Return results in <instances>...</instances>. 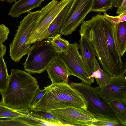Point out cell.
I'll use <instances>...</instances> for the list:
<instances>
[{"mask_svg": "<svg viewBox=\"0 0 126 126\" xmlns=\"http://www.w3.org/2000/svg\"><path fill=\"white\" fill-rule=\"evenodd\" d=\"M114 27L103 15L98 14L84 21L79 31L81 36L92 42L103 70L112 77L126 71L114 42Z\"/></svg>", "mask_w": 126, "mask_h": 126, "instance_id": "obj_1", "label": "cell"}, {"mask_svg": "<svg viewBox=\"0 0 126 126\" xmlns=\"http://www.w3.org/2000/svg\"><path fill=\"white\" fill-rule=\"evenodd\" d=\"M5 91L1 93V101L5 105L14 109L27 110L39 85L31 74L22 70L12 69Z\"/></svg>", "mask_w": 126, "mask_h": 126, "instance_id": "obj_2", "label": "cell"}, {"mask_svg": "<svg viewBox=\"0 0 126 126\" xmlns=\"http://www.w3.org/2000/svg\"><path fill=\"white\" fill-rule=\"evenodd\" d=\"M46 92L35 105L29 109L49 111L72 107L87 109V102L77 90L68 83L52 84L44 87Z\"/></svg>", "mask_w": 126, "mask_h": 126, "instance_id": "obj_3", "label": "cell"}, {"mask_svg": "<svg viewBox=\"0 0 126 126\" xmlns=\"http://www.w3.org/2000/svg\"><path fill=\"white\" fill-rule=\"evenodd\" d=\"M57 56V53L47 39L33 43L23 64L24 70L30 74H40L46 70Z\"/></svg>", "mask_w": 126, "mask_h": 126, "instance_id": "obj_4", "label": "cell"}, {"mask_svg": "<svg viewBox=\"0 0 126 126\" xmlns=\"http://www.w3.org/2000/svg\"><path fill=\"white\" fill-rule=\"evenodd\" d=\"M71 0H52L40 10L36 23L29 35L26 45L45 39L48 28L52 22Z\"/></svg>", "mask_w": 126, "mask_h": 126, "instance_id": "obj_5", "label": "cell"}, {"mask_svg": "<svg viewBox=\"0 0 126 126\" xmlns=\"http://www.w3.org/2000/svg\"><path fill=\"white\" fill-rule=\"evenodd\" d=\"M39 12L40 10L29 12L20 23L14 39L9 45V55L15 62H19L29 52L31 47L27 46L26 43L36 23Z\"/></svg>", "mask_w": 126, "mask_h": 126, "instance_id": "obj_6", "label": "cell"}, {"mask_svg": "<svg viewBox=\"0 0 126 126\" xmlns=\"http://www.w3.org/2000/svg\"><path fill=\"white\" fill-rule=\"evenodd\" d=\"M81 94L87 103V109L94 115H103L117 119L108 100L101 93L99 86L71 82L69 84Z\"/></svg>", "mask_w": 126, "mask_h": 126, "instance_id": "obj_7", "label": "cell"}, {"mask_svg": "<svg viewBox=\"0 0 126 126\" xmlns=\"http://www.w3.org/2000/svg\"><path fill=\"white\" fill-rule=\"evenodd\" d=\"M94 0H71L59 33L63 35H68L75 31L77 27L83 22L87 15L92 11Z\"/></svg>", "mask_w": 126, "mask_h": 126, "instance_id": "obj_8", "label": "cell"}, {"mask_svg": "<svg viewBox=\"0 0 126 126\" xmlns=\"http://www.w3.org/2000/svg\"><path fill=\"white\" fill-rule=\"evenodd\" d=\"M78 43L69 44L66 53H57V57L65 64L69 76L78 77L82 83L91 85L94 82V78H90L82 57L78 50Z\"/></svg>", "mask_w": 126, "mask_h": 126, "instance_id": "obj_9", "label": "cell"}, {"mask_svg": "<svg viewBox=\"0 0 126 126\" xmlns=\"http://www.w3.org/2000/svg\"><path fill=\"white\" fill-rule=\"evenodd\" d=\"M62 121L66 126H94V115L87 109L70 107L49 111Z\"/></svg>", "mask_w": 126, "mask_h": 126, "instance_id": "obj_10", "label": "cell"}, {"mask_svg": "<svg viewBox=\"0 0 126 126\" xmlns=\"http://www.w3.org/2000/svg\"><path fill=\"white\" fill-rule=\"evenodd\" d=\"M100 92L108 100L126 104V71L112 77L109 83Z\"/></svg>", "mask_w": 126, "mask_h": 126, "instance_id": "obj_11", "label": "cell"}, {"mask_svg": "<svg viewBox=\"0 0 126 126\" xmlns=\"http://www.w3.org/2000/svg\"><path fill=\"white\" fill-rule=\"evenodd\" d=\"M47 71L51 83L62 84L68 83L69 74L64 63L57 56L49 64Z\"/></svg>", "mask_w": 126, "mask_h": 126, "instance_id": "obj_12", "label": "cell"}, {"mask_svg": "<svg viewBox=\"0 0 126 126\" xmlns=\"http://www.w3.org/2000/svg\"><path fill=\"white\" fill-rule=\"evenodd\" d=\"M79 42L81 55L90 76L94 71V60L96 56V54L92 42L87 38L81 36Z\"/></svg>", "mask_w": 126, "mask_h": 126, "instance_id": "obj_13", "label": "cell"}, {"mask_svg": "<svg viewBox=\"0 0 126 126\" xmlns=\"http://www.w3.org/2000/svg\"><path fill=\"white\" fill-rule=\"evenodd\" d=\"M44 0H19L12 6L8 15L12 17H18L21 14L29 13L33 9L39 7Z\"/></svg>", "mask_w": 126, "mask_h": 126, "instance_id": "obj_14", "label": "cell"}, {"mask_svg": "<svg viewBox=\"0 0 126 126\" xmlns=\"http://www.w3.org/2000/svg\"><path fill=\"white\" fill-rule=\"evenodd\" d=\"M126 22H120L114 27V41L118 51L121 57L126 50Z\"/></svg>", "mask_w": 126, "mask_h": 126, "instance_id": "obj_15", "label": "cell"}, {"mask_svg": "<svg viewBox=\"0 0 126 126\" xmlns=\"http://www.w3.org/2000/svg\"><path fill=\"white\" fill-rule=\"evenodd\" d=\"M29 109L27 110L14 109L0 102V119L23 118L29 114Z\"/></svg>", "mask_w": 126, "mask_h": 126, "instance_id": "obj_16", "label": "cell"}, {"mask_svg": "<svg viewBox=\"0 0 126 126\" xmlns=\"http://www.w3.org/2000/svg\"><path fill=\"white\" fill-rule=\"evenodd\" d=\"M112 77L102 69L98 60L95 58L94 60V71L90 77L95 78L101 91L109 83Z\"/></svg>", "mask_w": 126, "mask_h": 126, "instance_id": "obj_17", "label": "cell"}, {"mask_svg": "<svg viewBox=\"0 0 126 126\" xmlns=\"http://www.w3.org/2000/svg\"><path fill=\"white\" fill-rule=\"evenodd\" d=\"M70 1L51 23L48 28L45 39H47L48 38L53 37L59 33L63 19L70 6Z\"/></svg>", "mask_w": 126, "mask_h": 126, "instance_id": "obj_18", "label": "cell"}, {"mask_svg": "<svg viewBox=\"0 0 126 126\" xmlns=\"http://www.w3.org/2000/svg\"><path fill=\"white\" fill-rule=\"evenodd\" d=\"M29 112L32 116L38 119L49 123L53 126H65L63 122L50 111H34L29 109Z\"/></svg>", "mask_w": 126, "mask_h": 126, "instance_id": "obj_19", "label": "cell"}, {"mask_svg": "<svg viewBox=\"0 0 126 126\" xmlns=\"http://www.w3.org/2000/svg\"><path fill=\"white\" fill-rule=\"evenodd\" d=\"M120 123L126 126V104L117 101L108 100Z\"/></svg>", "mask_w": 126, "mask_h": 126, "instance_id": "obj_20", "label": "cell"}, {"mask_svg": "<svg viewBox=\"0 0 126 126\" xmlns=\"http://www.w3.org/2000/svg\"><path fill=\"white\" fill-rule=\"evenodd\" d=\"M61 35L59 33L47 39L51 43L56 53L63 52L65 53L69 43L68 41L62 37Z\"/></svg>", "mask_w": 126, "mask_h": 126, "instance_id": "obj_21", "label": "cell"}, {"mask_svg": "<svg viewBox=\"0 0 126 126\" xmlns=\"http://www.w3.org/2000/svg\"><path fill=\"white\" fill-rule=\"evenodd\" d=\"M9 75L8 74L6 63L3 57L0 58V92L1 93L6 89L8 84Z\"/></svg>", "mask_w": 126, "mask_h": 126, "instance_id": "obj_22", "label": "cell"}, {"mask_svg": "<svg viewBox=\"0 0 126 126\" xmlns=\"http://www.w3.org/2000/svg\"><path fill=\"white\" fill-rule=\"evenodd\" d=\"M113 0H94L92 11L101 13L111 9L113 7Z\"/></svg>", "mask_w": 126, "mask_h": 126, "instance_id": "obj_23", "label": "cell"}, {"mask_svg": "<svg viewBox=\"0 0 126 126\" xmlns=\"http://www.w3.org/2000/svg\"><path fill=\"white\" fill-rule=\"evenodd\" d=\"M96 120L94 126H113L120 123L118 120L109 116L103 115H94Z\"/></svg>", "mask_w": 126, "mask_h": 126, "instance_id": "obj_24", "label": "cell"}, {"mask_svg": "<svg viewBox=\"0 0 126 126\" xmlns=\"http://www.w3.org/2000/svg\"><path fill=\"white\" fill-rule=\"evenodd\" d=\"M103 16L109 21L114 26L119 23L126 21V12L117 16H112L108 15L106 12L103 13Z\"/></svg>", "mask_w": 126, "mask_h": 126, "instance_id": "obj_25", "label": "cell"}, {"mask_svg": "<svg viewBox=\"0 0 126 126\" xmlns=\"http://www.w3.org/2000/svg\"><path fill=\"white\" fill-rule=\"evenodd\" d=\"M0 119V126H24L23 119L22 118L15 119Z\"/></svg>", "mask_w": 126, "mask_h": 126, "instance_id": "obj_26", "label": "cell"}, {"mask_svg": "<svg viewBox=\"0 0 126 126\" xmlns=\"http://www.w3.org/2000/svg\"><path fill=\"white\" fill-rule=\"evenodd\" d=\"M9 30L4 24L0 25V45L2 44L8 38Z\"/></svg>", "mask_w": 126, "mask_h": 126, "instance_id": "obj_27", "label": "cell"}, {"mask_svg": "<svg viewBox=\"0 0 126 126\" xmlns=\"http://www.w3.org/2000/svg\"><path fill=\"white\" fill-rule=\"evenodd\" d=\"M45 92L46 90L44 89L41 90L39 88L38 89L32 100L30 108L33 107L35 105L44 95Z\"/></svg>", "mask_w": 126, "mask_h": 126, "instance_id": "obj_28", "label": "cell"}, {"mask_svg": "<svg viewBox=\"0 0 126 126\" xmlns=\"http://www.w3.org/2000/svg\"><path fill=\"white\" fill-rule=\"evenodd\" d=\"M125 12H126V0H123L121 4L118 8L116 13L119 15Z\"/></svg>", "mask_w": 126, "mask_h": 126, "instance_id": "obj_29", "label": "cell"}, {"mask_svg": "<svg viewBox=\"0 0 126 126\" xmlns=\"http://www.w3.org/2000/svg\"><path fill=\"white\" fill-rule=\"evenodd\" d=\"M6 47L3 44L0 45V58L4 57L6 54Z\"/></svg>", "mask_w": 126, "mask_h": 126, "instance_id": "obj_30", "label": "cell"}, {"mask_svg": "<svg viewBox=\"0 0 126 126\" xmlns=\"http://www.w3.org/2000/svg\"><path fill=\"white\" fill-rule=\"evenodd\" d=\"M17 0H6V1L9 3H11L13 2H16Z\"/></svg>", "mask_w": 126, "mask_h": 126, "instance_id": "obj_31", "label": "cell"}]
</instances>
